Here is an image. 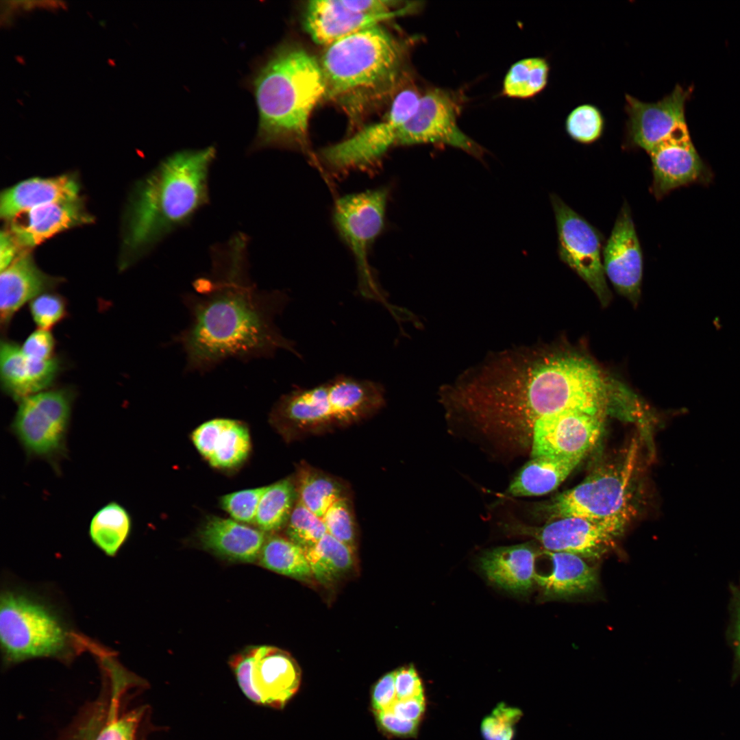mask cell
Returning <instances> with one entry per match:
<instances>
[{"instance_id":"6da1fadb","label":"cell","mask_w":740,"mask_h":740,"mask_svg":"<svg viewBox=\"0 0 740 740\" xmlns=\"http://www.w3.org/2000/svg\"><path fill=\"white\" fill-rule=\"evenodd\" d=\"M213 252L210 275L197 280L196 293L186 298L191 321L177 341L186 353L187 369L202 372L230 358L269 357L280 349L297 354L274 322L287 297L251 284L243 236Z\"/></svg>"},{"instance_id":"83f0119b","label":"cell","mask_w":740,"mask_h":740,"mask_svg":"<svg viewBox=\"0 0 740 740\" xmlns=\"http://www.w3.org/2000/svg\"><path fill=\"white\" fill-rule=\"evenodd\" d=\"M552 564L549 574H536L535 583L544 597L567 600L587 595L598 587V576L595 567L583 558L571 553L543 551Z\"/></svg>"},{"instance_id":"ac0fdd59","label":"cell","mask_w":740,"mask_h":740,"mask_svg":"<svg viewBox=\"0 0 740 740\" xmlns=\"http://www.w3.org/2000/svg\"><path fill=\"white\" fill-rule=\"evenodd\" d=\"M689 91L677 86L655 103H645L626 95V143L648 153L676 125L685 122L684 106Z\"/></svg>"},{"instance_id":"b9f144b4","label":"cell","mask_w":740,"mask_h":740,"mask_svg":"<svg viewBox=\"0 0 740 740\" xmlns=\"http://www.w3.org/2000/svg\"><path fill=\"white\" fill-rule=\"evenodd\" d=\"M230 665L244 694L250 700L262 704V700L252 682L253 648L235 655L231 658Z\"/></svg>"},{"instance_id":"f546056e","label":"cell","mask_w":740,"mask_h":740,"mask_svg":"<svg viewBox=\"0 0 740 740\" xmlns=\"http://www.w3.org/2000/svg\"><path fill=\"white\" fill-rule=\"evenodd\" d=\"M132 530L130 513L120 503L112 501L92 517L88 536L92 543L108 556H114L130 538Z\"/></svg>"},{"instance_id":"e0dca14e","label":"cell","mask_w":740,"mask_h":740,"mask_svg":"<svg viewBox=\"0 0 740 740\" xmlns=\"http://www.w3.org/2000/svg\"><path fill=\"white\" fill-rule=\"evenodd\" d=\"M653 174L651 192L660 199L672 190L697 180L703 165L686 123L676 125L648 153Z\"/></svg>"},{"instance_id":"8d00e7d4","label":"cell","mask_w":740,"mask_h":740,"mask_svg":"<svg viewBox=\"0 0 740 740\" xmlns=\"http://www.w3.org/2000/svg\"><path fill=\"white\" fill-rule=\"evenodd\" d=\"M604 121L595 106L584 104L576 107L568 115L565 129L575 141L590 144L598 140L604 131Z\"/></svg>"},{"instance_id":"5b68a950","label":"cell","mask_w":740,"mask_h":740,"mask_svg":"<svg viewBox=\"0 0 740 740\" xmlns=\"http://www.w3.org/2000/svg\"><path fill=\"white\" fill-rule=\"evenodd\" d=\"M404 48L381 25L370 27L326 47L319 61L325 84L323 99L384 91L397 79Z\"/></svg>"},{"instance_id":"d6986e66","label":"cell","mask_w":740,"mask_h":740,"mask_svg":"<svg viewBox=\"0 0 740 740\" xmlns=\"http://www.w3.org/2000/svg\"><path fill=\"white\" fill-rule=\"evenodd\" d=\"M415 6L410 3L388 14H371L353 11L341 0H312L306 4L304 25L315 43L327 47L353 33L404 15Z\"/></svg>"},{"instance_id":"f907efd6","label":"cell","mask_w":740,"mask_h":740,"mask_svg":"<svg viewBox=\"0 0 740 740\" xmlns=\"http://www.w3.org/2000/svg\"><path fill=\"white\" fill-rule=\"evenodd\" d=\"M735 645L737 655L740 663V587L736 596Z\"/></svg>"},{"instance_id":"f35d334b","label":"cell","mask_w":740,"mask_h":740,"mask_svg":"<svg viewBox=\"0 0 740 740\" xmlns=\"http://www.w3.org/2000/svg\"><path fill=\"white\" fill-rule=\"evenodd\" d=\"M327 533L355 551L356 535L349 504L345 497L334 503L322 518Z\"/></svg>"},{"instance_id":"d4e9b609","label":"cell","mask_w":740,"mask_h":740,"mask_svg":"<svg viewBox=\"0 0 740 740\" xmlns=\"http://www.w3.org/2000/svg\"><path fill=\"white\" fill-rule=\"evenodd\" d=\"M79 191L78 182L69 175L30 178L1 193L0 215L10 221L36 208L77 199Z\"/></svg>"},{"instance_id":"44dd1931","label":"cell","mask_w":740,"mask_h":740,"mask_svg":"<svg viewBox=\"0 0 740 740\" xmlns=\"http://www.w3.org/2000/svg\"><path fill=\"white\" fill-rule=\"evenodd\" d=\"M92 221L82 199L45 205L10 221L9 232L23 250L42 243L53 235Z\"/></svg>"},{"instance_id":"484cf974","label":"cell","mask_w":740,"mask_h":740,"mask_svg":"<svg viewBox=\"0 0 740 740\" xmlns=\"http://www.w3.org/2000/svg\"><path fill=\"white\" fill-rule=\"evenodd\" d=\"M541 554L532 543L504 546L483 554L480 565L489 580L514 593H526L535 583V561Z\"/></svg>"},{"instance_id":"74e56055","label":"cell","mask_w":740,"mask_h":740,"mask_svg":"<svg viewBox=\"0 0 740 740\" xmlns=\"http://www.w3.org/2000/svg\"><path fill=\"white\" fill-rule=\"evenodd\" d=\"M521 715L518 708L500 703L482 722L480 730L483 739L513 740L515 725Z\"/></svg>"},{"instance_id":"52a82bcc","label":"cell","mask_w":740,"mask_h":740,"mask_svg":"<svg viewBox=\"0 0 740 740\" xmlns=\"http://www.w3.org/2000/svg\"><path fill=\"white\" fill-rule=\"evenodd\" d=\"M0 640L5 663L15 664L64 655L69 634L49 605L27 592L10 589L1 595Z\"/></svg>"},{"instance_id":"cb8c5ba5","label":"cell","mask_w":740,"mask_h":740,"mask_svg":"<svg viewBox=\"0 0 740 740\" xmlns=\"http://www.w3.org/2000/svg\"><path fill=\"white\" fill-rule=\"evenodd\" d=\"M198 452L217 468L230 469L247 458L251 441L248 428L241 422L230 419H214L198 426L192 434Z\"/></svg>"},{"instance_id":"3957f363","label":"cell","mask_w":740,"mask_h":740,"mask_svg":"<svg viewBox=\"0 0 740 740\" xmlns=\"http://www.w3.org/2000/svg\"><path fill=\"white\" fill-rule=\"evenodd\" d=\"M212 147L175 153L138 186L127 214L124 243L143 250L185 224L208 201Z\"/></svg>"},{"instance_id":"f1b7e54d","label":"cell","mask_w":740,"mask_h":740,"mask_svg":"<svg viewBox=\"0 0 740 740\" xmlns=\"http://www.w3.org/2000/svg\"><path fill=\"white\" fill-rule=\"evenodd\" d=\"M583 459L582 457H532L517 472L506 493L513 497L539 496L555 490Z\"/></svg>"},{"instance_id":"9c48e42d","label":"cell","mask_w":740,"mask_h":740,"mask_svg":"<svg viewBox=\"0 0 740 740\" xmlns=\"http://www.w3.org/2000/svg\"><path fill=\"white\" fill-rule=\"evenodd\" d=\"M75 392L71 388L47 389L19 402L9 426L28 458L47 462L60 475L68 456Z\"/></svg>"},{"instance_id":"d590c367","label":"cell","mask_w":740,"mask_h":740,"mask_svg":"<svg viewBox=\"0 0 740 740\" xmlns=\"http://www.w3.org/2000/svg\"><path fill=\"white\" fill-rule=\"evenodd\" d=\"M326 534L323 519L297 500L287 522V538L306 551Z\"/></svg>"},{"instance_id":"30bf717a","label":"cell","mask_w":740,"mask_h":740,"mask_svg":"<svg viewBox=\"0 0 740 740\" xmlns=\"http://www.w3.org/2000/svg\"><path fill=\"white\" fill-rule=\"evenodd\" d=\"M388 195V187H380L341 197L334 203L333 221L354 258L360 295L382 303L399 318L402 313L387 301L369 261L370 249L384 227Z\"/></svg>"},{"instance_id":"836d02e7","label":"cell","mask_w":740,"mask_h":740,"mask_svg":"<svg viewBox=\"0 0 740 740\" xmlns=\"http://www.w3.org/2000/svg\"><path fill=\"white\" fill-rule=\"evenodd\" d=\"M549 71L547 62L542 58H528L516 62L504 77V95L517 99L535 96L546 86Z\"/></svg>"},{"instance_id":"ee69618b","label":"cell","mask_w":740,"mask_h":740,"mask_svg":"<svg viewBox=\"0 0 740 740\" xmlns=\"http://www.w3.org/2000/svg\"><path fill=\"white\" fill-rule=\"evenodd\" d=\"M395 685L397 700L425 698L421 680L412 665L395 670Z\"/></svg>"},{"instance_id":"2e32d148","label":"cell","mask_w":740,"mask_h":740,"mask_svg":"<svg viewBox=\"0 0 740 740\" xmlns=\"http://www.w3.org/2000/svg\"><path fill=\"white\" fill-rule=\"evenodd\" d=\"M602 257L605 275L613 286L637 305L641 296L643 253L627 202L620 209Z\"/></svg>"},{"instance_id":"f6af8a7d","label":"cell","mask_w":740,"mask_h":740,"mask_svg":"<svg viewBox=\"0 0 740 740\" xmlns=\"http://www.w3.org/2000/svg\"><path fill=\"white\" fill-rule=\"evenodd\" d=\"M142 711L130 713L108 724L96 740H134Z\"/></svg>"},{"instance_id":"4fadbf2b","label":"cell","mask_w":740,"mask_h":740,"mask_svg":"<svg viewBox=\"0 0 740 740\" xmlns=\"http://www.w3.org/2000/svg\"><path fill=\"white\" fill-rule=\"evenodd\" d=\"M550 200L554 212L559 258L591 288L602 305L610 300L602 259L603 236L558 195Z\"/></svg>"},{"instance_id":"7402d4cb","label":"cell","mask_w":740,"mask_h":740,"mask_svg":"<svg viewBox=\"0 0 740 740\" xmlns=\"http://www.w3.org/2000/svg\"><path fill=\"white\" fill-rule=\"evenodd\" d=\"M300 680L298 665L288 652L272 646L253 648L252 682L262 704L283 707Z\"/></svg>"},{"instance_id":"ab89813d","label":"cell","mask_w":740,"mask_h":740,"mask_svg":"<svg viewBox=\"0 0 740 740\" xmlns=\"http://www.w3.org/2000/svg\"><path fill=\"white\" fill-rule=\"evenodd\" d=\"M267 486L245 489L224 495L221 500L222 508L234 520L254 524L260 499Z\"/></svg>"},{"instance_id":"8992f818","label":"cell","mask_w":740,"mask_h":740,"mask_svg":"<svg viewBox=\"0 0 740 740\" xmlns=\"http://www.w3.org/2000/svg\"><path fill=\"white\" fill-rule=\"evenodd\" d=\"M384 402L382 384L338 375L314 387L295 388L282 396L272 417L286 427L319 429L366 418L378 411Z\"/></svg>"},{"instance_id":"681fc988","label":"cell","mask_w":740,"mask_h":740,"mask_svg":"<svg viewBox=\"0 0 740 740\" xmlns=\"http://www.w3.org/2000/svg\"><path fill=\"white\" fill-rule=\"evenodd\" d=\"M23 250L8 229L0 234V269L7 268Z\"/></svg>"},{"instance_id":"8fae6325","label":"cell","mask_w":740,"mask_h":740,"mask_svg":"<svg viewBox=\"0 0 740 740\" xmlns=\"http://www.w3.org/2000/svg\"><path fill=\"white\" fill-rule=\"evenodd\" d=\"M421 95L411 85L401 90L382 119L321 149L319 158L322 163L330 171L338 174L365 169L377 164L395 146L399 129L415 112Z\"/></svg>"},{"instance_id":"1f68e13d","label":"cell","mask_w":740,"mask_h":740,"mask_svg":"<svg viewBox=\"0 0 740 740\" xmlns=\"http://www.w3.org/2000/svg\"><path fill=\"white\" fill-rule=\"evenodd\" d=\"M258 560L263 567L299 581L314 578L305 551L288 538L267 537Z\"/></svg>"},{"instance_id":"d6a6232c","label":"cell","mask_w":740,"mask_h":740,"mask_svg":"<svg viewBox=\"0 0 740 740\" xmlns=\"http://www.w3.org/2000/svg\"><path fill=\"white\" fill-rule=\"evenodd\" d=\"M295 489L290 479L267 486L257 510L254 524L264 532H274L287 523L295 505Z\"/></svg>"},{"instance_id":"4316f807","label":"cell","mask_w":740,"mask_h":740,"mask_svg":"<svg viewBox=\"0 0 740 740\" xmlns=\"http://www.w3.org/2000/svg\"><path fill=\"white\" fill-rule=\"evenodd\" d=\"M205 548L230 560L252 563L267 539L265 532L231 519L211 517L199 531Z\"/></svg>"},{"instance_id":"603a6c76","label":"cell","mask_w":740,"mask_h":740,"mask_svg":"<svg viewBox=\"0 0 740 740\" xmlns=\"http://www.w3.org/2000/svg\"><path fill=\"white\" fill-rule=\"evenodd\" d=\"M61 280L41 271L27 250L23 251L0 276L1 330L9 326L15 313L27 301L58 286Z\"/></svg>"},{"instance_id":"5bb4252c","label":"cell","mask_w":740,"mask_h":740,"mask_svg":"<svg viewBox=\"0 0 740 740\" xmlns=\"http://www.w3.org/2000/svg\"><path fill=\"white\" fill-rule=\"evenodd\" d=\"M458 103L449 91L432 88L423 93L411 117L401 127L395 146L432 143L460 149L482 158L484 149L458 127Z\"/></svg>"},{"instance_id":"277c9868","label":"cell","mask_w":740,"mask_h":740,"mask_svg":"<svg viewBox=\"0 0 740 740\" xmlns=\"http://www.w3.org/2000/svg\"><path fill=\"white\" fill-rule=\"evenodd\" d=\"M254 90L264 143L306 149L310 114L325 92L316 58L300 47L280 49L260 71Z\"/></svg>"},{"instance_id":"4dcf8cb0","label":"cell","mask_w":740,"mask_h":740,"mask_svg":"<svg viewBox=\"0 0 740 740\" xmlns=\"http://www.w3.org/2000/svg\"><path fill=\"white\" fill-rule=\"evenodd\" d=\"M305 553L314 578L325 586L343 578L355 564L354 550L328 533Z\"/></svg>"},{"instance_id":"e575fe53","label":"cell","mask_w":740,"mask_h":740,"mask_svg":"<svg viewBox=\"0 0 740 740\" xmlns=\"http://www.w3.org/2000/svg\"><path fill=\"white\" fill-rule=\"evenodd\" d=\"M297 493L298 500L321 519L334 503L344 497L337 482L310 469L299 472Z\"/></svg>"},{"instance_id":"7dc6e473","label":"cell","mask_w":740,"mask_h":740,"mask_svg":"<svg viewBox=\"0 0 740 740\" xmlns=\"http://www.w3.org/2000/svg\"><path fill=\"white\" fill-rule=\"evenodd\" d=\"M379 726L390 735L410 737L417 735L419 723L403 719L390 709L375 712Z\"/></svg>"},{"instance_id":"bcb514c9","label":"cell","mask_w":740,"mask_h":740,"mask_svg":"<svg viewBox=\"0 0 740 740\" xmlns=\"http://www.w3.org/2000/svg\"><path fill=\"white\" fill-rule=\"evenodd\" d=\"M395 671L383 676L374 685L371 704L374 712L388 710L397 700L395 685Z\"/></svg>"},{"instance_id":"7bdbcfd3","label":"cell","mask_w":740,"mask_h":740,"mask_svg":"<svg viewBox=\"0 0 740 740\" xmlns=\"http://www.w3.org/2000/svg\"><path fill=\"white\" fill-rule=\"evenodd\" d=\"M56 341L53 335L47 330L38 329L28 336L21 347L23 353L27 357L36 360H48L54 355Z\"/></svg>"},{"instance_id":"ffe728a7","label":"cell","mask_w":740,"mask_h":740,"mask_svg":"<svg viewBox=\"0 0 740 740\" xmlns=\"http://www.w3.org/2000/svg\"><path fill=\"white\" fill-rule=\"evenodd\" d=\"M62 368L60 358L36 360L25 356L21 346L8 340L0 347V377L2 391L18 403L22 399L47 390Z\"/></svg>"},{"instance_id":"9a60e30c","label":"cell","mask_w":740,"mask_h":740,"mask_svg":"<svg viewBox=\"0 0 740 740\" xmlns=\"http://www.w3.org/2000/svg\"><path fill=\"white\" fill-rule=\"evenodd\" d=\"M604 418L575 410L539 418L532 430V457L584 458L599 440Z\"/></svg>"},{"instance_id":"60d3db41","label":"cell","mask_w":740,"mask_h":740,"mask_svg":"<svg viewBox=\"0 0 740 740\" xmlns=\"http://www.w3.org/2000/svg\"><path fill=\"white\" fill-rule=\"evenodd\" d=\"M29 312L38 329L49 331L67 315V303L60 295L45 293L30 301Z\"/></svg>"},{"instance_id":"c3c4849f","label":"cell","mask_w":740,"mask_h":740,"mask_svg":"<svg viewBox=\"0 0 740 740\" xmlns=\"http://www.w3.org/2000/svg\"><path fill=\"white\" fill-rule=\"evenodd\" d=\"M426 709L425 698L397 700L390 710L397 717L419 723Z\"/></svg>"},{"instance_id":"ba28073f","label":"cell","mask_w":740,"mask_h":740,"mask_svg":"<svg viewBox=\"0 0 740 740\" xmlns=\"http://www.w3.org/2000/svg\"><path fill=\"white\" fill-rule=\"evenodd\" d=\"M636 449L632 447L621 461L598 467L574 488L539 504L536 514L547 521L568 517L630 520Z\"/></svg>"},{"instance_id":"7a4b0ae2","label":"cell","mask_w":740,"mask_h":740,"mask_svg":"<svg viewBox=\"0 0 740 740\" xmlns=\"http://www.w3.org/2000/svg\"><path fill=\"white\" fill-rule=\"evenodd\" d=\"M491 382L500 412L527 440L545 415L575 410L606 417L621 407L624 390L590 358L565 349L503 356L491 364Z\"/></svg>"},{"instance_id":"7c38bea8","label":"cell","mask_w":740,"mask_h":740,"mask_svg":"<svg viewBox=\"0 0 740 740\" xmlns=\"http://www.w3.org/2000/svg\"><path fill=\"white\" fill-rule=\"evenodd\" d=\"M629 521L568 517L537 527L514 523L507 526V530L513 534L532 537L547 551L599 558L614 548Z\"/></svg>"}]
</instances>
